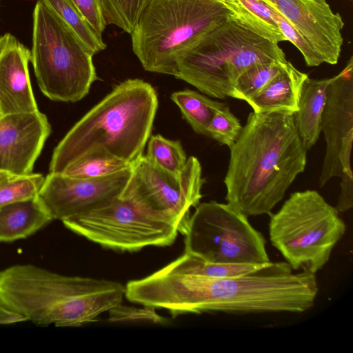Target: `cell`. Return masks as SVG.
Masks as SVG:
<instances>
[{
  "mask_svg": "<svg viewBox=\"0 0 353 353\" xmlns=\"http://www.w3.org/2000/svg\"><path fill=\"white\" fill-rule=\"evenodd\" d=\"M319 291L315 274L294 272L286 261L269 262L247 274L225 278L172 273L163 268L125 285V297L141 305L162 308L173 317L224 312L303 313Z\"/></svg>",
  "mask_w": 353,
  "mask_h": 353,
  "instance_id": "obj_1",
  "label": "cell"
},
{
  "mask_svg": "<svg viewBox=\"0 0 353 353\" xmlns=\"http://www.w3.org/2000/svg\"><path fill=\"white\" fill-rule=\"evenodd\" d=\"M230 150L225 200L247 216L270 215L306 165L292 111L250 112Z\"/></svg>",
  "mask_w": 353,
  "mask_h": 353,
  "instance_id": "obj_2",
  "label": "cell"
},
{
  "mask_svg": "<svg viewBox=\"0 0 353 353\" xmlns=\"http://www.w3.org/2000/svg\"><path fill=\"white\" fill-rule=\"evenodd\" d=\"M158 108L154 88L129 79L90 109L53 151L50 172L61 173L83 157L105 152L130 165L143 156Z\"/></svg>",
  "mask_w": 353,
  "mask_h": 353,
  "instance_id": "obj_3",
  "label": "cell"
},
{
  "mask_svg": "<svg viewBox=\"0 0 353 353\" xmlns=\"http://www.w3.org/2000/svg\"><path fill=\"white\" fill-rule=\"evenodd\" d=\"M119 282L67 276L32 264L0 270V300L26 321L42 326L79 327L122 303Z\"/></svg>",
  "mask_w": 353,
  "mask_h": 353,
  "instance_id": "obj_4",
  "label": "cell"
},
{
  "mask_svg": "<svg viewBox=\"0 0 353 353\" xmlns=\"http://www.w3.org/2000/svg\"><path fill=\"white\" fill-rule=\"evenodd\" d=\"M233 14L222 0H150L130 34L143 68L174 76L181 57Z\"/></svg>",
  "mask_w": 353,
  "mask_h": 353,
  "instance_id": "obj_5",
  "label": "cell"
},
{
  "mask_svg": "<svg viewBox=\"0 0 353 353\" xmlns=\"http://www.w3.org/2000/svg\"><path fill=\"white\" fill-rule=\"evenodd\" d=\"M287 61L278 43L230 20L204 34L179 59L174 77L208 97H232L239 77L263 63Z\"/></svg>",
  "mask_w": 353,
  "mask_h": 353,
  "instance_id": "obj_6",
  "label": "cell"
},
{
  "mask_svg": "<svg viewBox=\"0 0 353 353\" xmlns=\"http://www.w3.org/2000/svg\"><path fill=\"white\" fill-rule=\"evenodd\" d=\"M93 56L68 25L38 0L30 61L41 92L53 101L82 99L98 79Z\"/></svg>",
  "mask_w": 353,
  "mask_h": 353,
  "instance_id": "obj_7",
  "label": "cell"
},
{
  "mask_svg": "<svg viewBox=\"0 0 353 353\" xmlns=\"http://www.w3.org/2000/svg\"><path fill=\"white\" fill-rule=\"evenodd\" d=\"M270 216V240L296 271L316 274L321 270L345 233L336 208L313 190L291 194Z\"/></svg>",
  "mask_w": 353,
  "mask_h": 353,
  "instance_id": "obj_8",
  "label": "cell"
},
{
  "mask_svg": "<svg viewBox=\"0 0 353 353\" xmlns=\"http://www.w3.org/2000/svg\"><path fill=\"white\" fill-rule=\"evenodd\" d=\"M248 218L228 203H199L184 234L185 252L216 263L270 262L265 238Z\"/></svg>",
  "mask_w": 353,
  "mask_h": 353,
  "instance_id": "obj_9",
  "label": "cell"
},
{
  "mask_svg": "<svg viewBox=\"0 0 353 353\" xmlns=\"http://www.w3.org/2000/svg\"><path fill=\"white\" fill-rule=\"evenodd\" d=\"M204 182L201 163L195 157L188 158L180 172L172 173L143 155L132 165L119 198L150 216L174 224L178 232L184 235L190 209L202 198Z\"/></svg>",
  "mask_w": 353,
  "mask_h": 353,
  "instance_id": "obj_10",
  "label": "cell"
},
{
  "mask_svg": "<svg viewBox=\"0 0 353 353\" xmlns=\"http://www.w3.org/2000/svg\"><path fill=\"white\" fill-rule=\"evenodd\" d=\"M62 222L72 232L117 252L168 246L179 232L174 224L150 216L120 198L107 206Z\"/></svg>",
  "mask_w": 353,
  "mask_h": 353,
  "instance_id": "obj_11",
  "label": "cell"
},
{
  "mask_svg": "<svg viewBox=\"0 0 353 353\" xmlns=\"http://www.w3.org/2000/svg\"><path fill=\"white\" fill-rule=\"evenodd\" d=\"M132 167L99 178L79 179L49 172L38 197L53 220L61 221L103 208L118 199Z\"/></svg>",
  "mask_w": 353,
  "mask_h": 353,
  "instance_id": "obj_12",
  "label": "cell"
},
{
  "mask_svg": "<svg viewBox=\"0 0 353 353\" xmlns=\"http://www.w3.org/2000/svg\"><path fill=\"white\" fill-rule=\"evenodd\" d=\"M282 16L314 48L323 63H338L344 22L326 0H260Z\"/></svg>",
  "mask_w": 353,
  "mask_h": 353,
  "instance_id": "obj_13",
  "label": "cell"
},
{
  "mask_svg": "<svg viewBox=\"0 0 353 353\" xmlns=\"http://www.w3.org/2000/svg\"><path fill=\"white\" fill-rule=\"evenodd\" d=\"M51 132L39 110L0 117V171L15 176L32 173L34 164Z\"/></svg>",
  "mask_w": 353,
  "mask_h": 353,
  "instance_id": "obj_14",
  "label": "cell"
},
{
  "mask_svg": "<svg viewBox=\"0 0 353 353\" xmlns=\"http://www.w3.org/2000/svg\"><path fill=\"white\" fill-rule=\"evenodd\" d=\"M353 131V59L351 56L345 68L330 85L321 116V132L326 149L319 176L324 186L334 177H340L339 153L343 139Z\"/></svg>",
  "mask_w": 353,
  "mask_h": 353,
  "instance_id": "obj_15",
  "label": "cell"
},
{
  "mask_svg": "<svg viewBox=\"0 0 353 353\" xmlns=\"http://www.w3.org/2000/svg\"><path fill=\"white\" fill-rule=\"evenodd\" d=\"M30 51L14 36H0V112L2 115L38 110L30 81Z\"/></svg>",
  "mask_w": 353,
  "mask_h": 353,
  "instance_id": "obj_16",
  "label": "cell"
},
{
  "mask_svg": "<svg viewBox=\"0 0 353 353\" xmlns=\"http://www.w3.org/2000/svg\"><path fill=\"white\" fill-rule=\"evenodd\" d=\"M308 77L290 61L258 94L246 101L255 112L288 110L296 112L303 85Z\"/></svg>",
  "mask_w": 353,
  "mask_h": 353,
  "instance_id": "obj_17",
  "label": "cell"
},
{
  "mask_svg": "<svg viewBox=\"0 0 353 353\" xmlns=\"http://www.w3.org/2000/svg\"><path fill=\"white\" fill-rule=\"evenodd\" d=\"M337 74L330 78L305 79L299 97L294 123L303 146L308 150L316 143L321 133V121L330 85Z\"/></svg>",
  "mask_w": 353,
  "mask_h": 353,
  "instance_id": "obj_18",
  "label": "cell"
},
{
  "mask_svg": "<svg viewBox=\"0 0 353 353\" xmlns=\"http://www.w3.org/2000/svg\"><path fill=\"white\" fill-rule=\"evenodd\" d=\"M52 221L38 196L0 207V243L26 239Z\"/></svg>",
  "mask_w": 353,
  "mask_h": 353,
  "instance_id": "obj_19",
  "label": "cell"
},
{
  "mask_svg": "<svg viewBox=\"0 0 353 353\" xmlns=\"http://www.w3.org/2000/svg\"><path fill=\"white\" fill-rule=\"evenodd\" d=\"M240 26L279 43L286 39L273 17V11L260 0H222Z\"/></svg>",
  "mask_w": 353,
  "mask_h": 353,
  "instance_id": "obj_20",
  "label": "cell"
},
{
  "mask_svg": "<svg viewBox=\"0 0 353 353\" xmlns=\"http://www.w3.org/2000/svg\"><path fill=\"white\" fill-rule=\"evenodd\" d=\"M170 98L192 130L204 136H208V128L216 112L226 105L189 89L174 92Z\"/></svg>",
  "mask_w": 353,
  "mask_h": 353,
  "instance_id": "obj_21",
  "label": "cell"
},
{
  "mask_svg": "<svg viewBox=\"0 0 353 353\" xmlns=\"http://www.w3.org/2000/svg\"><path fill=\"white\" fill-rule=\"evenodd\" d=\"M267 263L226 264L210 263L185 252L181 256L162 268L172 273L209 278H225L253 272Z\"/></svg>",
  "mask_w": 353,
  "mask_h": 353,
  "instance_id": "obj_22",
  "label": "cell"
},
{
  "mask_svg": "<svg viewBox=\"0 0 353 353\" xmlns=\"http://www.w3.org/2000/svg\"><path fill=\"white\" fill-rule=\"evenodd\" d=\"M52 9L94 54L106 48L102 35L88 23L69 0H40Z\"/></svg>",
  "mask_w": 353,
  "mask_h": 353,
  "instance_id": "obj_23",
  "label": "cell"
},
{
  "mask_svg": "<svg viewBox=\"0 0 353 353\" xmlns=\"http://www.w3.org/2000/svg\"><path fill=\"white\" fill-rule=\"evenodd\" d=\"M132 166L109 154L95 152L70 164L61 174L79 179L99 178L117 173Z\"/></svg>",
  "mask_w": 353,
  "mask_h": 353,
  "instance_id": "obj_24",
  "label": "cell"
},
{
  "mask_svg": "<svg viewBox=\"0 0 353 353\" xmlns=\"http://www.w3.org/2000/svg\"><path fill=\"white\" fill-rule=\"evenodd\" d=\"M288 61L263 63L249 68L236 80L231 98L245 101L252 98L284 68Z\"/></svg>",
  "mask_w": 353,
  "mask_h": 353,
  "instance_id": "obj_25",
  "label": "cell"
},
{
  "mask_svg": "<svg viewBox=\"0 0 353 353\" xmlns=\"http://www.w3.org/2000/svg\"><path fill=\"white\" fill-rule=\"evenodd\" d=\"M145 157L159 168L179 173L184 168L187 156L179 141L168 139L161 134L150 137Z\"/></svg>",
  "mask_w": 353,
  "mask_h": 353,
  "instance_id": "obj_26",
  "label": "cell"
},
{
  "mask_svg": "<svg viewBox=\"0 0 353 353\" xmlns=\"http://www.w3.org/2000/svg\"><path fill=\"white\" fill-rule=\"evenodd\" d=\"M150 1L102 0L107 25H114L130 34Z\"/></svg>",
  "mask_w": 353,
  "mask_h": 353,
  "instance_id": "obj_27",
  "label": "cell"
},
{
  "mask_svg": "<svg viewBox=\"0 0 353 353\" xmlns=\"http://www.w3.org/2000/svg\"><path fill=\"white\" fill-rule=\"evenodd\" d=\"M40 173L16 176L0 184V207L37 197L44 183Z\"/></svg>",
  "mask_w": 353,
  "mask_h": 353,
  "instance_id": "obj_28",
  "label": "cell"
},
{
  "mask_svg": "<svg viewBox=\"0 0 353 353\" xmlns=\"http://www.w3.org/2000/svg\"><path fill=\"white\" fill-rule=\"evenodd\" d=\"M352 141L353 131L343 139L339 153V161L341 167V191L335 206L339 213L345 212L353 206V176L351 166Z\"/></svg>",
  "mask_w": 353,
  "mask_h": 353,
  "instance_id": "obj_29",
  "label": "cell"
},
{
  "mask_svg": "<svg viewBox=\"0 0 353 353\" xmlns=\"http://www.w3.org/2000/svg\"><path fill=\"white\" fill-rule=\"evenodd\" d=\"M242 125L229 107L224 106L213 117L208 128V136L229 148L238 138Z\"/></svg>",
  "mask_w": 353,
  "mask_h": 353,
  "instance_id": "obj_30",
  "label": "cell"
},
{
  "mask_svg": "<svg viewBox=\"0 0 353 353\" xmlns=\"http://www.w3.org/2000/svg\"><path fill=\"white\" fill-rule=\"evenodd\" d=\"M142 306L143 307H135L121 303L108 311L109 316L107 321L112 323L149 322L156 324L168 323L165 318L157 314L154 307Z\"/></svg>",
  "mask_w": 353,
  "mask_h": 353,
  "instance_id": "obj_31",
  "label": "cell"
},
{
  "mask_svg": "<svg viewBox=\"0 0 353 353\" xmlns=\"http://www.w3.org/2000/svg\"><path fill=\"white\" fill-rule=\"evenodd\" d=\"M273 17L286 41H290L297 48L307 66L315 67L323 63L321 57L310 43L282 16L273 11Z\"/></svg>",
  "mask_w": 353,
  "mask_h": 353,
  "instance_id": "obj_32",
  "label": "cell"
},
{
  "mask_svg": "<svg viewBox=\"0 0 353 353\" xmlns=\"http://www.w3.org/2000/svg\"><path fill=\"white\" fill-rule=\"evenodd\" d=\"M88 23L102 35L107 23L103 14L102 0H69Z\"/></svg>",
  "mask_w": 353,
  "mask_h": 353,
  "instance_id": "obj_33",
  "label": "cell"
},
{
  "mask_svg": "<svg viewBox=\"0 0 353 353\" xmlns=\"http://www.w3.org/2000/svg\"><path fill=\"white\" fill-rule=\"evenodd\" d=\"M26 321L21 314L9 309L0 300V325H11Z\"/></svg>",
  "mask_w": 353,
  "mask_h": 353,
  "instance_id": "obj_34",
  "label": "cell"
},
{
  "mask_svg": "<svg viewBox=\"0 0 353 353\" xmlns=\"http://www.w3.org/2000/svg\"><path fill=\"white\" fill-rule=\"evenodd\" d=\"M16 176L12 174H10L7 172L0 171V184L4 181H6L13 177Z\"/></svg>",
  "mask_w": 353,
  "mask_h": 353,
  "instance_id": "obj_35",
  "label": "cell"
},
{
  "mask_svg": "<svg viewBox=\"0 0 353 353\" xmlns=\"http://www.w3.org/2000/svg\"><path fill=\"white\" fill-rule=\"evenodd\" d=\"M1 116H2V114H1V112H0V117H1Z\"/></svg>",
  "mask_w": 353,
  "mask_h": 353,
  "instance_id": "obj_36",
  "label": "cell"
}]
</instances>
